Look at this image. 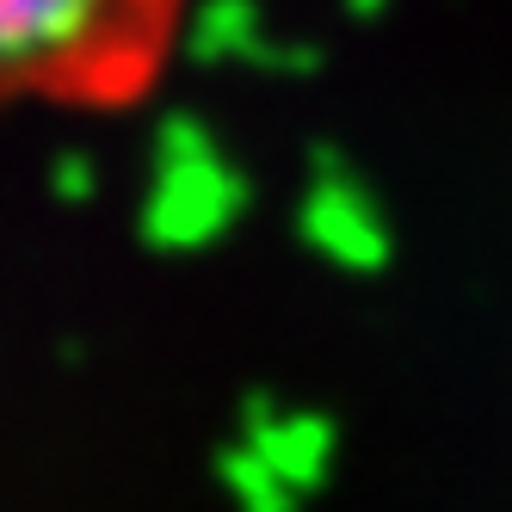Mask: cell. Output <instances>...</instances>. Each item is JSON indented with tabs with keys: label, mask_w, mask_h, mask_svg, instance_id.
Returning a JSON list of instances; mask_svg holds the SVG:
<instances>
[{
	"label": "cell",
	"mask_w": 512,
	"mask_h": 512,
	"mask_svg": "<svg viewBox=\"0 0 512 512\" xmlns=\"http://www.w3.org/2000/svg\"><path fill=\"white\" fill-rule=\"evenodd\" d=\"M149 0H0V93L93 87L142 44Z\"/></svg>",
	"instance_id": "6da1fadb"
}]
</instances>
